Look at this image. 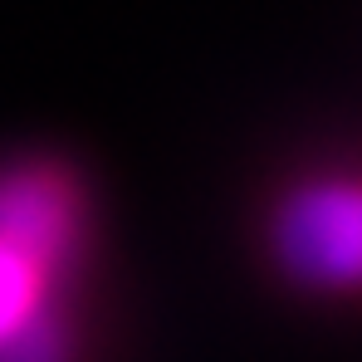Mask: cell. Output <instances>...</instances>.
I'll return each instance as SVG.
<instances>
[{
  "instance_id": "7a4b0ae2",
  "label": "cell",
  "mask_w": 362,
  "mask_h": 362,
  "mask_svg": "<svg viewBox=\"0 0 362 362\" xmlns=\"http://www.w3.org/2000/svg\"><path fill=\"white\" fill-rule=\"evenodd\" d=\"M269 245L279 269L303 289H348L362 269V196L348 177L299 181L274 221Z\"/></svg>"
},
{
  "instance_id": "6da1fadb",
  "label": "cell",
  "mask_w": 362,
  "mask_h": 362,
  "mask_svg": "<svg viewBox=\"0 0 362 362\" xmlns=\"http://www.w3.org/2000/svg\"><path fill=\"white\" fill-rule=\"evenodd\" d=\"M83 240L88 221L59 186L0 177V348L64 323V289Z\"/></svg>"
}]
</instances>
